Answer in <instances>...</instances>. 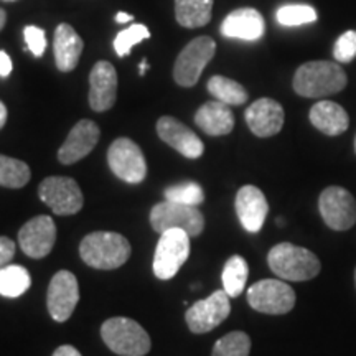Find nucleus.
<instances>
[{
    "mask_svg": "<svg viewBox=\"0 0 356 356\" xmlns=\"http://www.w3.org/2000/svg\"><path fill=\"white\" fill-rule=\"evenodd\" d=\"M150 225H152L154 231H157L160 234L170 229H181L190 238H197L203 233L204 216L197 207L167 200V202L157 203L152 208Z\"/></svg>",
    "mask_w": 356,
    "mask_h": 356,
    "instance_id": "39448f33",
    "label": "nucleus"
},
{
    "mask_svg": "<svg viewBox=\"0 0 356 356\" xmlns=\"http://www.w3.org/2000/svg\"><path fill=\"white\" fill-rule=\"evenodd\" d=\"M355 152H356V137H355Z\"/></svg>",
    "mask_w": 356,
    "mask_h": 356,
    "instance_id": "37998d69",
    "label": "nucleus"
},
{
    "mask_svg": "<svg viewBox=\"0 0 356 356\" xmlns=\"http://www.w3.org/2000/svg\"><path fill=\"white\" fill-rule=\"evenodd\" d=\"M56 241V226L50 216L40 215L26 221L19 231L22 251L33 259H42L51 252Z\"/></svg>",
    "mask_w": 356,
    "mask_h": 356,
    "instance_id": "4468645a",
    "label": "nucleus"
},
{
    "mask_svg": "<svg viewBox=\"0 0 356 356\" xmlns=\"http://www.w3.org/2000/svg\"><path fill=\"white\" fill-rule=\"evenodd\" d=\"M101 337L111 351L121 356H144L152 346L144 327L127 317L106 320L101 327Z\"/></svg>",
    "mask_w": 356,
    "mask_h": 356,
    "instance_id": "20e7f679",
    "label": "nucleus"
},
{
    "mask_svg": "<svg viewBox=\"0 0 356 356\" xmlns=\"http://www.w3.org/2000/svg\"><path fill=\"white\" fill-rule=\"evenodd\" d=\"M318 210L325 225L335 231H348L356 222L353 195L341 186H328L318 198Z\"/></svg>",
    "mask_w": 356,
    "mask_h": 356,
    "instance_id": "9b49d317",
    "label": "nucleus"
},
{
    "mask_svg": "<svg viewBox=\"0 0 356 356\" xmlns=\"http://www.w3.org/2000/svg\"><path fill=\"white\" fill-rule=\"evenodd\" d=\"M7 122V108L2 101H0V129L6 126Z\"/></svg>",
    "mask_w": 356,
    "mask_h": 356,
    "instance_id": "58836bf2",
    "label": "nucleus"
},
{
    "mask_svg": "<svg viewBox=\"0 0 356 356\" xmlns=\"http://www.w3.org/2000/svg\"><path fill=\"white\" fill-rule=\"evenodd\" d=\"M7 2H13V0H7Z\"/></svg>",
    "mask_w": 356,
    "mask_h": 356,
    "instance_id": "c03bdc74",
    "label": "nucleus"
},
{
    "mask_svg": "<svg viewBox=\"0 0 356 356\" xmlns=\"http://www.w3.org/2000/svg\"><path fill=\"white\" fill-rule=\"evenodd\" d=\"M267 264L277 277L293 282L314 279L322 269V264L314 252L291 243H280L270 249Z\"/></svg>",
    "mask_w": 356,
    "mask_h": 356,
    "instance_id": "7ed1b4c3",
    "label": "nucleus"
},
{
    "mask_svg": "<svg viewBox=\"0 0 356 356\" xmlns=\"http://www.w3.org/2000/svg\"><path fill=\"white\" fill-rule=\"evenodd\" d=\"M51 356H83L79 351L74 348V346L71 345H61L58 346V348L53 351Z\"/></svg>",
    "mask_w": 356,
    "mask_h": 356,
    "instance_id": "e433bc0d",
    "label": "nucleus"
},
{
    "mask_svg": "<svg viewBox=\"0 0 356 356\" xmlns=\"http://www.w3.org/2000/svg\"><path fill=\"white\" fill-rule=\"evenodd\" d=\"M12 73V60L6 51L0 50V76L7 78Z\"/></svg>",
    "mask_w": 356,
    "mask_h": 356,
    "instance_id": "c9c22d12",
    "label": "nucleus"
},
{
    "mask_svg": "<svg viewBox=\"0 0 356 356\" xmlns=\"http://www.w3.org/2000/svg\"><path fill=\"white\" fill-rule=\"evenodd\" d=\"M213 0H175V19L185 29L210 24Z\"/></svg>",
    "mask_w": 356,
    "mask_h": 356,
    "instance_id": "b1692460",
    "label": "nucleus"
},
{
    "mask_svg": "<svg viewBox=\"0 0 356 356\" xmlns=\"http://www.w3.org/2000/svg\"><path fill=\"white\" fill-rule=\"evenodd\" d=\"M79 256L89 267L95 269H118L131 257V243L119 233L96 231L84 236L79 244Z\"/></svg>",
    "mask_w": 356,
    "mask_h": 356,
    "instance_id": "f03ea898",
    "label": "nucleus"
},
{
    "mask_svg": "<svg viewBox=\"0 0 356 356\" xmlns=\"http://www.w3.org/2000/svg\"><path fill=\"white\" fill-rule=\"evenodd\" d=\"M275 19L282 26H299L317 22L318 15L314 7L304 6V3H292V6L280 7L275 13Z\"/></svg>",
    "mask_w": 356,
    "mask_h": 356,
    "instance_id": "c756f323",
    "label": "nucleus"
},
{
    "mask_svg": "<svg viewBox=\"0 0 356 356\" xmlns=\"http://www.w3.org/2000/svg\"><path fill=\"white\" fill-rule=\"evenodd\" d=\"M32 286V279H30L29 270L22 266H7L0 267V296L20 297L22 293L29 291Z\"/></svg>",
    "mask_w": 356,
    "mask_h": 356,
    "instance_id": "393cba45",
    "label": "nucleus"
},
{
    "mask_svg": "<svg viewBox=\"0 0 356 356\" xmlns=\"http://www.w3.org/2000/svg\"><path fill=\"white\" fill-rule=\"evenodd\" d=\"M266 32L264 17L259 10L251 7L236 8L228 13L221 24V35L226 38L244 40V42H256Z\"/></svg>",
    "mask_w": 356,
    "mask_h": 356,
    "instance_id": "aec40b11",
    "label": "nucleus"
},
{
    "mask_svg": "<svg viewBox=\"0 0 356 356\" xmlns=\"http://www.w3.org/2000/svg\"><path fill=\"white\" fill-rule=\"evenodd\" d=\"M134 17L131 13H126V12H118V15H115V22L118 24H127V22H132Z\"/></svg>",
    "mask_w": 356,
    "mask_h": 356,
    "instance_id": "4c0bfd02",
    "label": "nucleus"
},
{
    "mask_svg": "<svg viewBox=\"0 0 356 356\" xmlns=\"http://www.w3.org/2000/svg\"><path fill=\"white\" fill-rule=\"evenodd\" d=\"M346 73L333 61H309L299 66L293 74V91L304 97H323L345 89Z\"/></svg>",
    "mask_w": 356,
    "mask_h": 356,
    "instance_id": "f257e3e1",
    "label": "nucleus"
},
{
    "mask_svg": "<svg viewBox=\"0 0 356 356\" xmlns=\"http://www.w3.org/2000/svg\"><path fill=\"white\" fill-rule=\"evenodd\" d=\"M190 256V236L181 229L165 231L160 238L154 256V274L160 280L175 275Z\"/></svg>",
    "mask_w": 356,
    "mask_h": 356,
    "instance_id": "1a4fd4ad",
    "label": "nucleus"
},
{
    "mask_svg": "<svg viewBox=\"0 0 356 356\" xmlns=\"http://www.w3.org/2000/svg\"><path fill=\"white\" fill-rule=\"evenodd\" d=\"M251 338L244 332H231L216 341L211 356H249Z\"/></svg>",
    "mask_w": 356,
    "mask_h": 356,
    "instance_id": "c85d7f7f",
    "label": "nucleus"
},
{
    "mask_svg": "<svg viewBox=\"0 0 356 356\" xmlns=\"http://www.w3.org/2000/svg\"><path fill=\"white\" fill-rule=\"evenodd\" d=\"M236 215L249 233H259L269 213L264 193L254 185H244L236 195Z\"/></svg>",
    "mask_w": 356,
    "mask_h": 356,
    "instance_id": "6ab92c4d",
    "label": "nucleus"
},
{
    "mask_svg": "<svg viewBox=\"0 0 356 356\" xmlns=\"http://www.w3.org/2000/svg\"><path fill=\"white\" fill-rule=\"evenodd\" d=\"M310 122L325 136H340L350 126V118L340 104L333 101H318L310 109Z\"/></svg>",
    "mask_w": 356,
    "mask_h": 356,
    "instance_id": "5701e85b",
    "label": "nucleus"
},
{
    "mask_svg": "<svg viewBox=\"0 0 356 356\" xmlns=\"http://www.w3.org/2000/svg\"><path fill=\"white\" fill-rule=\"evenodd\" d=\"M355 286H356V269H355Z\"/></svg>",
    "mask_w": 356,
    "mask_h": 356,
    "instance_id": "79ce46f5",
    "label": "nucleus"
},
{
    "mask_svg": "<svg viewBox=\"0 0 356 356\" xmlns=\"http://www.w3.org/2000/svg\"><path fill=\"white\" fill-rule=\"evenodd\" d=\"M246 122L251 132L257 137H273L284 126V108L270 97H261L246 109Z\"/></svg>",
    "mask_w": 356,
    "mask_h": 356,
    "instance_id": "a211bd4d",
    "label": "nucleus"
},
{
    "mask_svg": "<svg viewBox=\"0 0 356 356\" xmlns=\"http://www.w3.org/2000/svg\"><path fill=\"white\" fill-rule=\"evenodd\" d=\"M79 300L78 279L70 270H60L53 275L48 286L47 305L51 318L63 323L71 317Z\"/></svg>",
    "mask_w": 356,
    "mask_h": 356,
    "instance_id": "ddd939ff",
    "label": "nucleus"
},
{
    "mask_svg": "<svg viewBox=\"0 0 356 356\" xmlns=\"http://www.w3.org/2000/svg\"><path fill=\"white\" fill-rule=\"evenodd\" d=\"M229 299L231 297L222 289V291L213 292L207 299L195 302L185 314L186 325H188L190 330L198 333V335L215 330L218 325H221L228 318L231 312Z\"/></svg>",
    "mask_w": 356,
    "mask_h": 356,
    "instance_id": "f8f14e48",
    "label": "nucleus"
},
{
    "mask_svg": "<svg viewBox=\"0 0 356 356\" xmlns=\"http://www.w3.org/2000/svg\"><path fill=\"white\" fill-rule=\"evenodd\" d=\"M15 254V243L10 238L0 236V267L7 266Z\"/></svg>",
    "mask_w": 356,
    "mask_h": 356,
    "instance_id": "f704fd0d",
    "label": "nucleus"
},
{
    "mask_svg": "<svg viewBox=\"0 0 356 356\" xmlns=\"http://www.w3.org/2000/svg\"><path fill=\"white\" fill-rule=\"evenodd\" d=\"M147 38H150L149 29L142 24H134L118 33V37L114 38V50L118 53V56H127L131 55V50L137 43Z\"/></svg>",
    "mask_w": 356,
    "mask_h": 356,
    "instance_id": "2f4dec72",
    "label": "nucleus"
},
{
    "mask_svg": "<svg viewBox=\"0 0 356 356\" xmlns=\"http://www.w3.org/2000/svg\"><path fill=\"white\" fill-rule=\"evenodd\" d=\"M216 53V43L210 37H198L186 44L177 56L173 66V78L177 84L191 88L198 83L204 66L213 60Z\"/></svg>",
    "mask_w": 356,
    "mask_h": 356,
    "instance_id": "423d86ee",
    "label": "nucleus"
},
{
    "mask_svg": "<svg viewBox=\"0 0 356 356\" xmlns=\"http://www.w3.org/2000/svg\"><path fill=\"white\" fill-rule=\"evenodd\" d=\"M84 43L76 30L68 24H60L55 30L53 38V51H55L56 68L63 73H70L76 68L81 58Z\"/></svg>",
    "mask_w": 356,
    "mask_h": 356,
    "instance_id": "412c9836",
    "label": "nucleus"
},
{
    "mask_svg": "<svg viewBox=\"0 0 356 356\" xmlns=\"http://www.w3.org/2000/svg\"><path fill=\"white\" fill-rule=\"evenodd\" d=\"M118 95V73L109 61H97L89 74V106L96 113L109 111Z\"/></svg>",
    "mask_w": 356,
    "mask_h": 356,
    "instance_id": "dca6fc26",
    "label": "nucleus"
},
{
    "mask_svg": "<svg viewBox=\"0 0 356 356\" xmlns=\"http://www.w3.org/2000/svg\"><path fill=\"white\" fill-rule=\"evenodd\" d=\"M248 304L261 314L284 315L296 305V292L284 280L262 279L249 287Z\"/></svg>",
    "mask_w": 356,
    "mask_h": 356,
    "instance_id": "0eeeda50",
    "label": "nucleus"
},
{
    "mask_svg": "<svg viewBox=\"0 0 356 356\" xmlns=\"http://www.w3.org/2000/svg\"><path fill=\"white\" fill-rule=\"evenodd\" d=\"M32 172L22 160L0 155V186L6 188H22L30 181Z\"/></svg>",
    "mask_w": 356,
    "mask_h": 356,
    "instance_id": "cd10ccee",
    "label": "nucleus"
},
{
    "mask_svg": "<svg viewBox=\"0 0 356 356\" xmlns=\"http://www.w3.org/2000/svg\"><path fill=\"white\" fill-rule=\"evenodd\" d=\"M165 200L190 204V207H198L204 202V191L195 181H181V184L168 186L165 190Z\"/></svg>",
    "mask_w": 356,
    "mask_h": 356,
    "instance_id": "7c9ffc66",
    "label": "nucleus"
},
{
    "mask_svg": "<svg viewBox=\"0 0 356 356\" xmlns=\"http://www.w3.org/2000/svg\"><path fill=\"white\" fill-rule=\"evenodd\" d=\"M101 137V131L96 122L89 119H81L76 126L71 129L65 144L58 150V160L63 165H71L92 152Z\"/></svg>",
    "mask_w": 356,
    "mask_h": 356,
    "instance_id": "2eb2a0df",
    "label": "nucleus"
},
{
    "mask_svg": "<svg viewBox=\"0 0 356 356\" xmlns=\"http://www.w3.org/2000/svg\"><path fill=\"white\" fill-rule=\"evenodd\" d=\"M157 134L165 144L173 147L186 159H198L204 152L203 142L197 134L172 115H163L159 119Z\"/></svg>",
    "mask_w": 356,
    "mask_h": 356,
    "instance_id": "f3484780",
    "label": "nucleus"
},
{
    "mask_svg": "<svg viewBox=\"0 0 356 356\" xmlns=\"http://www.w3.org/2000/svg\"><path fill=\"white\" fill-rule=\"evenodd\" d=\"M195 122L208 136H228L234 127V114L228 104L216 99L204 102L195 114Z\"/></svg>",
    "mask_w": 356,
    "mask_h": 356,
    "instance_id": "4be33fe9",
    "label": "nucleus"
},
{
    "mask_svg": "<svg viewBox=\"0 0 356 356\" xmlns=\"http://www.w3.org/2000/svg\"><path fill=\"white\" fill-rule=\"evenodd\" d=\"M24 37L26 42V48L37 58L42 56L44 53V48H47V37H44L43 30L40 26L26 25L24 30Z\"/></svg>",
    "mask_w": 356,
    "mask_h": 356,
    "instance_id": "72a5a7b5",
    "label": "nucleus"
},
{
    "mask_svg": "<svg viewBox=\"0 0 356 356\" xmlns=\"http://www.w3.org/2000/svg\"><path fill=\"white\" fill-rule=\"evenodd\" d=\"M249 274L248 262L241 256L229 257L222 269V289L229 297H239L246 287V280Z\"/></svg>",
    "mask_w": 356,
    "mask_h": 356,
    "instance_id": "bb28decb",
    "label": "nucleus"
},
{
    "mask_svg": "<svg viewBox=\"0 0 356 356\" xmlns=\"http://www.w3.org/2000/svg\"><path fill=\"white\" fill-rule=\"evenodd\" d=\"M147 68H149V65H147V60H144V61H142L140 68H139V73H140V76H144V74H145V71H147Z\"/></svg>",
    "mask_w": 356,
    "mask_h": 356,
    "instance_id": "a19ab883",
    "label": "nucleus"
},
{
    "mask_svg": "<svg viewBox=\"0 0 356 356\" xmlns=\"http://www.w3.org/2000/svg\"><path fill=\"white\" fill-rule=\"evenodd\" d=\"M208 91L215 96L218 101L225 102L228 106H241L248 101V91L234 79L226 76H211L208 81Z\"/></svg>",
    "mask_w": 356,
    "mask_h": 356,
    "instance_id": "a878e982",
    "label": "nucleus"
},
{
    "mask_svg": "<svg viewBox=\"0 0 356 356\" xmlns=\"http://www.w3.org/2000/svg\"><path fill=\"white\" fill-rule=\"evenodd\" d=\"M7 24V12L3 10V8H0V30L3 29Z\"/></svg>",
    "mask_w": 356,
    "mask_h": 356,
    "instance_id": "ea45409f",
    "label": "nucleus"
},
{
    "mask_svg": "<svg viewBox=\"0 0 356 356\" xmlns=\"http://www.w3.org/2000/svg\"><path fill=\"white\" fill-rule=\"evenodd\" d=\"M108 163L114 175L127 184H140L147 175V163L140 147L127 137L115 139L111 144Z\"/></svg>",
    "mask_w": 356,
    "mask_h": 356,
    "instance_id": "9d476101",
    "label": "nucleus"
},
{
    "mask_svg": "<svg viewBox=\"0 0 356 356\" xmlns=\"http://www.w3.org/2000/svg\"><path fill=\"white\" fill-rule=\"evenodd\" d=\"M333 58L337 63H350L356 58V30H348L341 35L333 47Z\"/></svg>",
    "mask_w": 356,
    "mask_h": 356,
    "instance_id": "473e14b6",
    "label": "nucleus"
},
{
    "mask_svg": "<svg viewBox=\"0 0 356 356\" xmlns=\"http://www.w3.org/2000/svg\"><path fill=\"white\" fill-rule=\"evenodd\" d=\"M38 197L55 215L70 216L83 208L81 188L73 178L48 177L38 185Z\"/></svg>",
    "mask_w": 356,
    "mask_h": 356,
    "instance_id": "6e6552de",
    "label": "nucleus"
}]
</instances>
